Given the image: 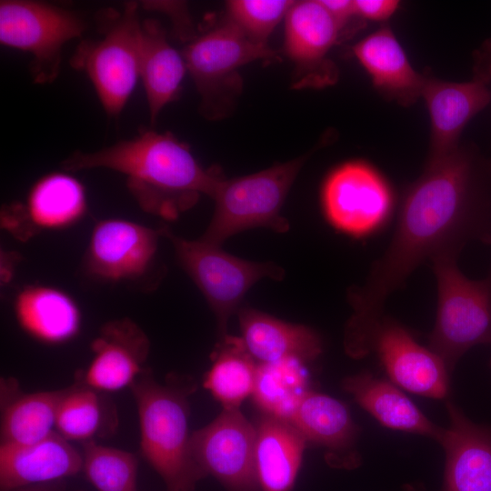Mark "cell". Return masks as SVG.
I'll use <instances>...</instances> for the list:
<instances>
[{
    "label": "cell",
    "instance_id": "cell-1",
    "mask_svg": "<svg viewBox=\"0 0 491 491\" xmlns=\"http://www.w3.org/2000/svg\"><path fill=\"white\" fill-rule=\"evenodd\" d=\"M470 161L456 149L428 161L404 200L386 250L365 283L348 289L353 312L346 325L344 347L349 356L358 359L370 353L387 297L419 265L441 254L457 253L470 225Z\"/></svg>",
    "mask_w": 491,
    "mask_h": 491
},
{
    "label": "cell",
    "instance_id": "cell-2",
    "mask_svg": "<svg viewBox=\"0 0 491 491\" xmlns=\"http://www.w3.org/2000/svg\"><path fill=\"white\" fill-rule=\"evenodd\" d=\"M61 165L67 171L103 167L123 174L141 208L167 220L193 207L202 195L211 197L223 177L217 167H202L171 133L153 130L98 151H75Z\"/></svg>",
    "mask_w": 491,
    "mask_h": 491
},
{
    "label": "cell",
    "instance_id": "cell-3",
    "mask_svg": "<svg viewBox=\"0 0 491 491\" xmlns=\"http://www.w3.org/2000/svg\"><path fill=\"white\" fill-rule=\"evenodd\" d=\"M131 388L138 410L144 457L161 476L166 491H193L205 476L191 450L187 392L159 384L144 372Z\"/></svg>",
    "mask_w": 491,
    "mask_h": 491
},
{
    "label": "cell",
    "instance_id": "cell-4",
    "mask_svg": "<svg viewBox=\"0 0 491 491\" xmlns=\"http://www.w3.org/2000/svg\"><path fill=\"white\" fill-rule=\"evenodd\" d=\"M306 159L303 155L242 177L223 176L211 196L215 212L200 239L221 246L227 238L251 228L288 231L281 209Z\"/></svg>",
    "mask_w": 491,
    "mask_h": 491
},
{
    "label": "cell",
    "instance_id": "cell-5",
    "mask_svg": "<svg viewBox=\"0 0 491 491\" xmlns=\"http://www.w3.org/2000/svg\"><path fill=\"white\" fill-rule=\"evenodd\" d=\"M456 253L432 259L437 284V310L429 348L453 371L472 346L491 343V278L473 281L456 266Z\"/></svg>",
    "mask_w": 491,
    "mask_h": 491
},
{
    "label": "cell",
    "instance_id": "cell-6",
    "mask_svg": "<svg viewBox=\"0 0 491 491\" xmlns=\"http://www.w3.org/2000/svg\"><path fill=\"white\" fill-rule=\"evenodd\" d=\"M98 21L101 36L81 42L71 65L86 74L105 111L113 116L121 113L140 76L137 4L128 3L120 12L103 11Z\"/></svg>",
    "mask_w": 491,
    "mask_h": 491
},
{
    "label": "cell",
    "instance_id": "cell-7",
    "mask_svg": "<svg viewBox=\"0 0 491 491\" xmlns=\"http://www.w3.org/2000/svg\"><path fill=\"white\" fill-rule=\"evenodd\" d=\"M182 55L201 96V112L214 119L225 113L240 91L238 70L248 63L272 59L276 55L267 44L251 39L228 20L195 36Z\"/></svg>",
    "mask_w": 491,
    "mask_h": 491
},
{
    "label": "cell",
    "instance_id": "cell-8",
    "mask_svg": "<svg viewBox=\"0 0 491 491\" xmlns=\"http://www.w3.org/2000/svg\"><path fill=\"white\" fill-rule=\"evenodd\" d=\"M160 231L171 241L180 265L205 297L222 337L227 335L229 318L256 282L266 277L281 280L285 276L284 269L273 262L248 261L200 238L185 239L166 227Z\"/></svg>",
    "mask_w": 491,
    "mask_h": 491
},
{
    "label": "cell",
    "instance_id": "cell-9",
    "mask_svg": "<svg viewBox=\"0 0 491 491\" xmlns=\"http://www.w3.org/2000/svg\"><path fill=\"white\" fill-rule=\"evenodd\" d=\"M85 24L75 12L27 0L0 3V42L29 53L35 83L52 82L59 72L64 45L81 36Z\"/></svg>",
    "mask_w": 491,
    "mask_h": 491
},
{
    "label": "cell",
    "instance_id": "cell-10",
    "mask_svg": "<svg viewBox=\"0 0 491 491\" xmlns=\"http://www.w3.org/2000/svg\"><path fill=\"white\" fill-rule=\"evenodd\" d=\"M256 430L238 407H223L211 423L191 435L193 457L228 491H258Z\"/></svg>",
    "mask_w": 491,
    "mask_h": 491
},
{
    "label": "cell",
    "instance_id": "cell-11",
    "mask_svg": "<svg viewBox=\"0 0 491 491\" xmlns=\"http://www.w3.org/2000/svg\"><path fill=\"white\" fill-rule=\"evenodd\" d=\"M322 203L334 227L360 236L376 230L385 221L391 207V195L372 167L361 162H349L326 178Z\"/></svg>",
    "mask_w": 491,
    "mask_h": 491
},
{
    "label": "cell",
    "instance_id": "cell-12",
    "mask_svg": "<svg viewBox=\"0 0 491 491\" xmlns=\"http://www.w3.org/2000/svg\"><path fill=\"white\" fill-rule=\"evenodd\" d=\"M371 352H376L390 381L411 393L444 399L449 372L430 348L420 346L399 323L384 316L376 329Z\"/></svg>",
    "mask_w": 491,
    "mask_h": 491
},
{
    "label": "cell",
    "instance_id": "cell-13",
    "mask_svg": "<svg viewBox=\"0 0 491 491\" xmlns=\"http://www.w3.org/2000/svg\"><path fill=\"white\" fill-rule=\"evenodd\" d=\"M160 235V229L129 220L99 221L86 250V270L98 279L111 282L139 278L154 260Z\"/></svg>",
    "mask_w": 491,
    "mask_h": 491
},
{
    "label": "cell",
    "instance_id": "cell-14",
    "mask_svg": "<svg viewBox=\"0 0 491 491\" xmlns=\"http://www.w3.org/2000/svg\"><path fill=\"white\" fill-rule=\"evenodd\" d=\"M449 426L439 444L446 453L442 491H491V426L468 419L446 403Z\"/></svg>",
    "mask_w": 491,
    "mask_h": 491
},
{
    "label": "cell",
    "instance_id": "cell-15",
    "mask_svg": "<svg viewBox=\"0 0 491 491\" xmlns=\"http://www.w3.org/2000/svg\"><path fill=\"white\" fill-rule=\"evenodd\" d=\"M94 356L83 375L85 386L100 392L131 386L143 372L149 341L128 319L107 323L92 342Z\"/></svg>",
    "mask_w": 491,
    "mask_h": 491
},
{
    "label": "cell",
    "instance_id": "cell-16",
    "mask_svg": "<svg viewBox=\"0 0 491 491\" xmlns=\"http://www.w3.org/2000/svg\"><path fill=\"white\" fill-rule=\"evenodd\" d=\"M85 211L83 185L68 174L51 173L34 184L25 205L6 208L3 217L14 232L25 226L33 230H58L79 221Z\"/></svg>",
    "mask_w": 491,
    "mask_h": 491
},
{
    "label": "cell",
    "instance_id": "cell-17",
    "mask_svg": "<svg viewBox=\"0 0 491 491\" xmlns=\"http://www.w3.org/2000/svg\"><path fill=\"white\" fill-rule=\"evenodd\" d=\"M82 467V455L57 432L34 444L0 447L2 491L70 476Z\"/></svg>",
    "mask_w": 491,
    "mask_h": 491
},
{
    "label": "cell",
    "instance_id": "cell-18",
    "mask_svg": "<svg viewBox=\"0 0 491 491\" xmlns=\"http://www.w3.org/2000/svg\"><path fill=\"white\" fill-rule=\"evenodd\" d=\"M432 123V151L429 160L456 150V139L466 124L490 100L484 80L450 83L425 78L421 90Z\"/></svg>",
    "mask_w": 491,
    "mask_h": 491
},
{
    "label": "cell",
    "instance_id": "cell-19",
    "mask_svg": "<svg viewBox=\"0 0 491 491\" xmlns=\"http://www.w3.org/2000/svg\"><path fill=\"white\" fill-rule=\"evenodd\" d=\"M288 422L307 443L326 447L332 464L346 467L356 465L355 445L359 427L342 402L309 390Z\"/></svg>",
    "mask_w": 491,
    "mask_h": 491
},
{
    "label": "cell",
    "instance_id": "cell-20",
    "mask_svg": "<svg viewBox=\"0 0 491 491\" xmlns=\"http://www.w3.org/2000/svg\"><path fill=\"white\" fill-rule=\"evenodd\" d=\"M241 339L257 364L296 358L315 360L322 352L318 335L310 327L285 322L259 310L237 311Z\"/></svg>",
    "mask_w": 491,
    "mask_h": 491
},
{
    "label": "cell",
    "instance_id": "cell-21",
    "mask_svg": "<svg viewBox=\"0 0 491 491\" xmlns=\"http://www.w3.org/2000/svg\"><path fill=\"white\" fill-rule=\"evenodd\" d=\"M342 387L384 426L441 441L445 428L429 420L392 382L362 371L345 377Z\"/></svg>",
    "mask_w": 491,
    "mask_h": 491
},
{
    "label": "cell",
    "instance_id": "cell-22",
    "mask_svg": "<svg viewBox=\"0 0 491 491\" xmlns=\"http://www.w3.org/2000/svg\"><path fill=\"white\" fill-rule=\"evenodd\" d=\"M18 325L35 339L57 345L73 339L81 326V313L75 301L61 289L28 286L14 303Z\"/></svg>",
    "mask_w": 491,
    "mask_h": 491
},
{
    "label": "cell",
    "instance_id": "cell-23",
    "mask_svg": "<svg viewBox=\"0 0 491 491\" xmlns=\"http://www.w3.org/2000/svg\"><path fill=\"white\" fill-rule=\"evenodd\" d=\"M256 430V466L262 491H291L307 442L288 421L263 415Z\"/></svg>",
    "mask_w": 491,
    "mask_h": 491
},
{
    "label": "cell",
    "instance_id": "cell-24",
    "mask_svg": "<svg viewBox=\"0 0 491 491\" xmlns=\"http://www.w3.org/2000/svg\"><path fill=\"white\" fill-rule=\"evenodd\" d=\"M186 70L183 55L172 47L159 21H141L139 72L143 80L150 120L178 95Z\"/></svg>",
    "mask_w": 491,
    "mask_h": 491
},
{
    "label": "cell",
    "instance_id": "cell-25",
    "mask_svg": "<svg viewBox=\"0 0 491 491\" xmlns=\"http://www.w3.org/2000/svg\"><path fill=\"white\" fill-rule=\"evenodd\" d=\"M353 49L376 87L406 102L421 95L425 77L411 66L402 46L388 28L366 36Z\"/></svg>",
    "mask_w": 491,
    "mask_h": 491
},
{
    "label": "cell",
    "instance_id": "cell-26",
    "mask_svg": "<svg viewBox=\"0 0 491 491\" xmlns=\"http://www.w3.org/2000/svg\"><path fill=\"white\" fill-rule=\"evenodd\" d=\"M340 26L319 1L295 2L286 16L285 50L301 73L317 67Z\"/></svg>",
    "mask_w": 491,
    "mask_h": 491
},
{
    "label": "cell",
    "instance_id": "cell-27",
    "mask_svg": "<svg viewBox=\"0 0 491 491\" xmlns=\"http://www.w3.org/2000/svg\"><path fill=\"white\" fill-rule=\"evenodd\" d=\"M304 364L296 358L257 364L251 396L264 415L290 420L310 390Z\"/></svg>",
    "mask_w": 491,
    "mask_h": 491
},
{
    "label": "cell",
    "instance_id": "cell-28",
    "mask_svg": "<svg viewBox=\"0 0 491 491\" xmlns=\"http://www.w3.org/2000/svg\"><path fill=\"white\" fill-rule=\"evenodd\" d=\"M256 367L241 337L225 335L215 351L204 386L224 407H239L252 394Z\"/></svg>",
    "mask_w": 491,
    "mask_h": 491
},
{
    "label": "cell",
    "instance_id": "cell-29",
    "mask_svg": "<svg viewBox=\"0 0 491 491\" xmlns=\"http://www.w3.org/2000/svg\"><path fill=\"white\" fill-rule=\"evenodd\" d=\"M64 390L25 394L5 408L1 445H29L41 441L55 428L56 413Z\"/></svg>",
    "mask_w": 491,
    "mask_h": 491
},
{
    "label": "cell",
    "instance_id": "cell-30",
    "mask_svg": "<svg viewBox=\"0 0 491 491\" xmlns=\"http://www.w3.org/2000/svg\"><path fill=\"white\" fill-rule=\"evenodd\" d=\"M83 467L98 491H137V459L126 451L89 440L83 445Z\"/></svg>",
    "mask_w": 491,
    "mask_h": 491
},
{
    "label": "cell",
    "instance_id": "cell-31",
    "mask_svg": "<svg viewBox=\"0 0 491 491\" xmlns=\"http://www.w3.org/2000/svg\"><path fill=\"white\" fill-rule=\"evenodd\" d=\"M86 386L64 389L56 413V432L68 441H89L103 422L101 399Z\"/></svg>",
    "mask_w": 491,
    "mask_h": 491
},
{
    "label": "cell",
    "instance_id": "cell-32",
    "mask_svg": "<svg viewBox=\"0 0 491 491\" xmlns=\"http://www.w3.org/2000/svg\"><path fill=\"white\" fill-rule=\"evenodd\" d=\"M295 4L290 0H232L229 20L251 39L267 44V38Z\"/></svg>",
    "mask_w": 491,
    "mask_h": 491
},
{
    "label": "cell",
    "instance_id": "cell-33",
    "mask_svg": "<svg viewBox=\"0 0 491 491\" xmlns=\"http://www.w3.org/2000/svg\"><path fill=\"white\" fill-rule=\"evenodd\" d=\"M356 15L371 20H384L393 15L398 6L394 0H356Z\"/></svg>",
    "mask_w": 491,
    "mask_h": 491
},
{
    "label": "cell",
    "instance_id": "cell-34",
    "mask_svg": "<svg viewBox=\"0 0 491 491\" xmlns=\"http://www.w3.org/2000/svg\"><path fill=\"white\" fill-rule=\"evenodd\" d=\"M321 5L328 11L339 26L343 25L352 15H356L354 1L320 0Z\"/></svg>",
    "mask_w": 491,
    "mask_h": 491
},
{
    "label": "cell",
    "instance_id": "cell-35",
    "mask_svg": "<svg viewBox=\"0 0 491 491\" xmlns=\"http://www.w3.org/2000/svg\"><path fill=\"white\" fill-rule=\"evenodd\" d=\"M487 71H488V75L491 77V60H490V62H489V64H488V69H487Z\"/></svg>",
    "mask_w": 491,
    "mask_h": 491
},
{
    "label": "cell",
    "instance_id": "cell-36",
    "mask_svg": "<svg viewBox=\"0 0 491 491\" xmlns=\"http://www.w3.org/2000/svg\"><path fill=\"white\" fill-rule=\"evenodd\" d=\"M25 491H46V490H43V489H28V490H25Z\"/></svg>",
    "mask_w": 491,
    "mask_h": 491
},
{
    "label": "cell",
    "instance_id": "cell-37",
    "mask_svg": "<svg viewBox=\"0 0 491 491\" xmlns=\"http://www.w3.org/2000/svg\"><path fill=\"white\" fill-rule=\"evenodd\" d=\"M413 491H415V490L413 489Z\"/></svg>",
    "mask_w": 491,
    "mask_h": 491
}]
</instances>
